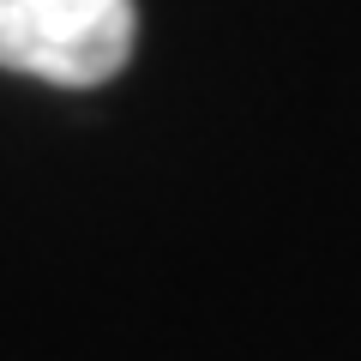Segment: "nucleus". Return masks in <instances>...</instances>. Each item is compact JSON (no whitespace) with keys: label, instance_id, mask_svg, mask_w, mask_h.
Wrapping results in <instances>:
<instances>
[{"label":"nucleus","instance_id":"obj_1","mask_svg":"<svg viewBox=\"0 0 361 361\" xmlns=\"http://www.w3.org/2000/svg\"><path fill=\"white\" fill-rule=\"evenodd\" d=\"M139 37V0H0V66L61 90L115 78Z\"/></svg>","mask_w":361,"mask_h":361}]
</instances>
